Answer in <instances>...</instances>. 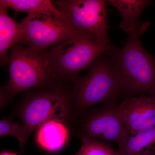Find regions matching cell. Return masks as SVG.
<instances>
[{
  "label": "cell",
  "mask_w": 155,
  "mask_h": 155,
  "mask_svg": "<svg viewBox=\"0 0 155 155\" xmlns=\"http://www.w3.org/2000/svg\"><path fill=\"white\" fill-rule=\"evenodd\" d=\"M68 82L55 81L32 89L27 94L19 111L26 142L32 132L48 121L57 120L65 123L71 119L73 109L72 87L69 88Z\"/></svg>",
  "instance_id": "6da1fadb"
},
{
  "label": "cell",
  "mask_w": 155,
  "mask_h": 155,
  "mask_svg": "<svg viewBox=\"0 0 155 155\" xmlns=\"http://www.w3.org/2000/svg\"><path fill=\"white\" fill-rule=\"evenodd\" d=\"M150 25L145 22L128 34L124 46L112 58L122 91L151 95L155 88V60L144 49L140 39Z\"/></svg>",
  "instance_id": "7a4b0ae2"
},
{
  "label": "cell",
  "mask_w": 155,
  "mask_h": 155,
  "mask_svg": "<svg viewBox=\"0 0 155 155\" xmlns=\"http://www.w3.org/2000/svg\"><path fill=\"white\" fill-rule=\"evenodd\" d=\"M94 35L78 32L48 50L49 68L55 80L75 82L81 71L90 68L100 56L110 49Z\"/></svg>",
  "instance_id": "3957f363"
},
{
  "label": "cell",
  "mask_w": 155,
  "mask_h": 155,
  "mask_svg": "<svg viewBox=\"0 0 155 155\" xmlns=\"http://www.w3.org/2000/svg\"><path fill=\"white\" fill-rule=\"evenodd\" d=\"M48 50L35 51L20 44L10 49L9 80L1 90L2 102L11 101L16 95L56 81L49 68Z\"/></svg>",
  "instance_id": "277c9868"
},
{
  "label": "cell",
  "mask_w": 155,
  "mask_h": 155,
  "mask_svg": "<svg viewBox=\"0 0 155 155\" xmlns=\"http://www.w3.org/2000/svg\"><path fill=\"white\" fill-rule=\"evenodd\" d=\"M105 54L95 61L85 76L74 82L71 92L73 109L84 110L97 104L113 102L122 91L113 60Z\"/></svg>",
  "instance_id": "5b68a950"
},
{
  "label": "cell",
  "mask_w": 155,
  "mask_h": 155,
  "mask_svg": "<svg viewBox=\"0 0 155 155\" xmlns=\"http://www.w3.org/2000/svg\"><path fill=\"white\" fill-rule=\"evenodd\" d=\"M21 23L17 43L35 51L49 49L78 32L64 16L52 13L28 14Z\"/></svg>",
  "instance_id": "8992f818"
},
{
  "label": "cell",
  "mask_w": 155,
  "mask_h": 155,
  "mask_svg": "<svg viewBox=\"0 0 155 155\" xmlns=\"http://www.w3.org/2000/svg\"><path fill=\"white\" fill-rule=\"evenodd\" d=\"M53 4L77 32L94 35L101 44H109L104 0H58Z\"/></svg>",
  "instance_id": "52a82bcc"
},
{
  "label": "cell",
  "mask_w": 155,
  "mask_h": 155,
  "mask_svg": "<svg viewBox=\"0 0 155 155\" xmlns=\"http://www.w3.org/2000/svg\"><path fill=\"white\" fill-rule=\"evenodd\" d=\"M81 137L116 143L120 146L130 134L114 103L105 104L84 118Z\"/></svg>",
  "instance_id": "ba28073f"
},
{
  "label": "cell",
  "mask_w": 155,
  "mask_h": 155,
  "mask_svg": "<svg viewBox=\"0 0 155 155\" xmlns=\"http://www.w3.org/2000/svg\"><path fill=\"white\" fill-rule=\"evenodd\" d=\"M117 108L130 134L155 126V95L127 99Z\"/></svg>",
  "instance_id": "9c48e42d"
},
{
  "label": "cell",
  "mask_w": 155,
  "mask_h": 155,
  "mask_svg": "<svg viewBox=\"0 0 155 155\" xmlns=\"http://www.w3.org/2000/svg\"><path fill=\"white\" fill-rule=\"evenodd\" d=\"M108 2L121 14L122 19L120 26L127 35L144 24L145 22L141 21L139 17L152 3L147 0H110Z\"/></svg>",
  "instance_id": "30bf717a"
},
{
  "label": "cell",
  "mask_w": 155,
  "mask_h": 155,
  "mask_svg": "<svg viewBox=\"0 0 155 155\" xmlns=\"http://www.w3.org/2000/svg\"><path fill=\"white\" fill-rule=\"evenodd\" d=\"M22 30L21 22H17L10 17L8 8L0 5V61L1 66L9 64L7 55L9 49L19 41Z\"/></svg>",
  "instance_id": "8fae6325"
},
{
  "label": "cell",
  "mask_w": 155,
  "mask_h": 155,
  "mask_svg": "<svg viewBox=\"0 0 155 155\" xmlns=\"http://www.w3.org/2000/svg\"><path fill=\"white\" fill-rule=\"evenodd\" d=\"M69 131L64 122L50 120L42 125L37 130L38 143L50 152L61 149L67 143Z\"/></svg>",
  "instance_id": "7c38bea8"
},
{
  "label": "cell",
  "mask_w": 155,
  "mask_h": 155,
  "mask_svg": "<svg viewBox=\"0 0 155 155\" xmlns=\"http://www.w3.org/2000/svg\"><path fill=\"white\" fill-rule=\"evenodd\" d=\"M116 151L119 155H155V126L129 134Z\"/></svg>",
  "instance_id": "4fadbf2b"
},
{
  "label": "cell",
  "mask_w": 155,
  "mask_h": 155,
  "mask_svg": "<svg viewBox=\"0 0 155 155\" xmlns=\"http://www.w3.org/2000/svg\"><path fill=\"white\" fill-rule=\"evenodd\" d=\"M0 5L28 14L52 13L63 16L50 0H1Z\"/></svg>",
  "instance_id": "5bb4252c"
},
{
  "label": "cell",
  "mask_w": 155,
  "mask_h": 155,
  "mask_svg": "<svg viewBox=\"0 0 155 155\" xmlns=\"http://www.w3.org/2000/svg\"><path fill=\"white\" fill-rule=\"evenodd\" d=\"M81 147L75 155H119L104 141L81 137Z\"/></svg>",
  "instance_id": "9a60e30c"
},
{
  "label": "cell",
  "mask_w": 155,
  "mask_h": 155,
  "mask_svg": "<svg viewBox=\"0 0 155 155\" xmlns=\"http://www.w3.org/2000/svg\"><path fill=\"white\" fill-rule=\"evenodd\" d=\"M0 135H10L17 139L21 147V153H23L26 142L25 128L22 124L15 123L10 119H2L0 122Z\"/></svg>",
  "instance_id": "2e32d148"
},
{
  "label": "cell",
  "mask_w": 155,
  "mask_h": 155,
  "mask_svg": "<svg viewBox=\"0 0 155 155\" xmlns=\"http://www.w3.org/2000/svg\"><path fill=\"white\" fill-rule=\"evenodd\" d=\"M1 155H17L13 153L3 152L1 154Z\"/></svg>",
  "instance_id": "e0dca14e"
},
{
  "label": "cell",
  "mask_w": 155,
  "mask_h": 155,
  "mask_svg": "<svg viewBox=\"0 0 155 155\" xmlns=\"http://www.w3.org/2000/svg\"><path fill=\"white\" fill-rule=\"evenodd\" d=\"M151 95H155V87Z\"/></svg>",
  "instance_id": "ac0fdd59"
}]
</instances>
